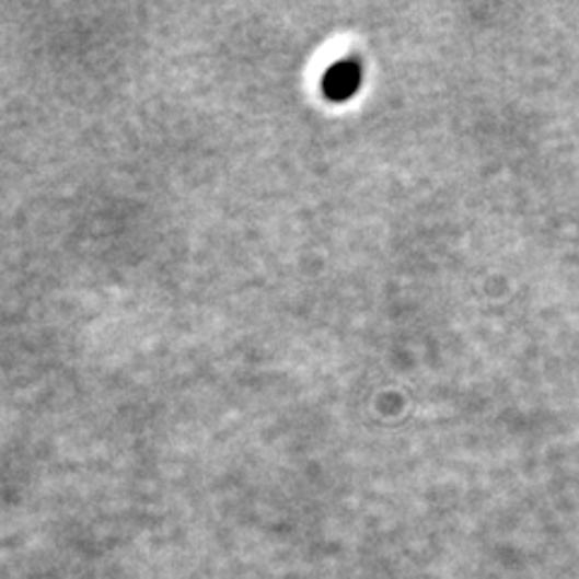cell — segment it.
<instances>
[{"label":"cell","instance_id":"1","mask_svg":"<svg viewBox=\"0 0 579 579\" xmlns=\"http://www.w3.org/2000/svg\"><path fill=\"white\" fill-rule=\"evenodd\" d=\"M360 73L352 63H338L331 73L326 76V92L334 100H346L358 88Z\"/></svg>","mask_w":579,"mask_h":579}]
</instances>
